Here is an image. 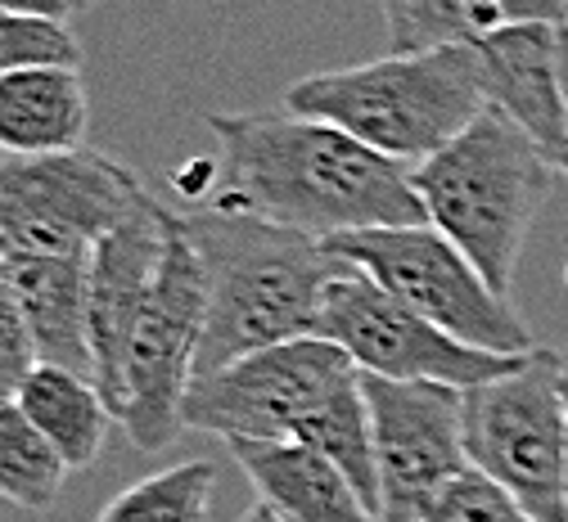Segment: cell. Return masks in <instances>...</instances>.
I'll return each instance as SVG.
<instances>
[{
    "mask_svg": "<svg viewBox=\"0 0 568 522\" xmlns=\"http://www.w3.org/2000/svg\"><path fill=\"white\" fill-rule=\"evenodd\" d=\"M362 388L375 428L379 522H424L474 469L465 392L447 383H393L371 375H362Z\"/></svg>",
    "mask_w": 568,
    "mask_h": 522,
    "instance_id": "obj_11",
    "label": "cell"
},
{
    "mask_svg": "<svg viewBox=\"0 0 568 522\" xmlns=\"http://www.w3.org/2000/svg\"><path fill=\"white\" fill-rule=\"evenodd\" d=\"M0 14H45V19H68L73 10L63 0H0Z\"/></svg>",
    "mask_w": 568,
    "mask_h": 522,
    "instance_id": "obj_25",
    "label": "cell"
},
{
    "mask_svg": "<svg viewBox=\"0 0 568 522\" xmlns=\"http://www.w3.org/2000/svg\"><path fill=\"white\" fill-rule=\"evenodd\" d=\"M68 482V464L54 446L37 432V423L19 410V401H0V500L45 513Z\"/></svg>",
    "mask_w": 568,
    "mask_h": 522,
    "instance_id": "obj_19",
    "label": "cell"
},
{
    "mask_svg": "<svg viewBox=\"0 0 568 522\" xmlns=\"http://www.w3.org/2000/svg\"><path fill=\"white\" fill-rule=\"evenodd\" d=\"M501 23H546L568 28V0H496Z\"/></svg>",
    "mask_w": 568,
    "mask_h": 522,
    "instance_id": "obj_24",
    "label": "cell"
},
{
    "mask_svg": "<svg viewBox=\"0 0 568 522\" xmlns=\"http://www.w3.org/2000/svg\"><path fill=\"white\" fill-rule=\"evenodd\" d=\"M163 239H168V207L154 194H145L122 226L109 231L91 253V356H95V383L118 419H122L126 347L154 288Z\"/></svg>",
    "mask_w": 568,
    "mask_h": 522,
    "instance_id": "obj_12",
    "label": "cell"
},
{
    "mask_svg": "<svg viewBox=\"0 0 568 522\" xmlns=\"http://www.w3.org/2000/svg\"><path fill=\"white\" fill-rule=\"evenodd\" d=\"M362 379L329 338H294L203 375L185 392V428L240 441H294L343 388Z\"/></svg>",
    "mask_w": 568,
    "mask_h": 522,
    "instance_id": "obj_9",
    "label": "cell"
},
{
    "mask_svg": "<svg viewBox=\"0 0 568 522\" xmlns=\"http://www.w3.org/2000/svg\"><path fill=\"white\" fill-rule=\"evenodd\" d=\"M559 63H564V100H568V28H564V45H559ZM568 172V167H564Z\"/></svg>",
    "mask_w": 568,
    "mask_h": 522,
    "instance_id": "obj_27",
    "label": "cell"
},
{
    "mask_svg": "<svg viewBox=\"0 0 568 522\" xmlns=\"http://www.w3.org/2000/svg\"><path fill=\"white\" fill-rule=\"evenodd\" d=\"M559 356H564V401H568V347H564Z\"/></svg>",
    "mask_w": 568,
    "mask_h": 522,
    "instance_id": "obj_29",
    "label": "cell"
},
{
    "mask_svg": "<svg viewBox=\"0 0 568 522\" xmlns=\"http://www.w3.org/2000/svg\"><path fill=\"white\" fill-rule=\"evenodd\" d=\"M19 410L37 423V432L54 446V456L68 464V473H87L113 428V406L104 401L100 383L59 365H32V375L14 392Z\"/></svg>",
    "mask_w": 568,
    "mask_h": 522,
    "instance_id": "obj_17",
    "label": "cell"
},
{
    "mask_svg": "<svg viewBox=\"0 0 568 522\" xmlns=\"http://www.w3.org/2000/svg\"><path fill=\"white\" fill-rule=\"evenodd\" d=\"M424 522H537L515 495H506L496 482H487L478 469H469Z\"/></svg>",
    "mask_w": 568,
    "mask_h": 522,
    "instance_id": "obj_22",
    "label": "cell"
},
{
    "mask_svg": "<svg viewBox=\"0 0 568 522\" xmlns=\"http://www.w3.org/2000/svg\"><path fill=\"white\" fill-rule=\"evenodd\" d=\"M91 122L82 68H32L0 78V154L41 158L82 149Z\"/></svg>",
    "mask_w": 568,
    "mask_h": 522,
    "instance_id": "obj_16",
    "label": "cell"
},
{
    "mask_svg": "<svg viewBox=\"0 0 568 522\" xmlns=\"http://www.w3.org/2000/svg\"><path fill=\"white\" fill-rule=\"evenodd\" d=\"M474 45L478 91L487 109L506 113L519 131L564 172L568 167V100H564V28L546 23H501Z\"/></svg>",
    "mask_w": 568,
    "mask_h": 522,
    "instance_id": "obj_13",
    "label": "cell"
},
{
    "mask_svg": "<svg viewBox=\"0 0 568 522\" xmlns=\"http://www.w3.org/2000/svg\"><path fill=\"white\" fill-rule=\"evenodd\" d=\"M325 248L465 347L491 356H528L537 347L528 320L515 311L510 297L496 293L474 270V262L429 221L343 235Z\"/></svg>",
    "mask_w": 568,
    "mask_h": 522,
    "instance_id": "obj_6",
    "label": "cell"
},
{
    "mask_svg": "<svg viewBox=\"0 0 568 522\" xmlns=\"http://www.w3.org/2000/svg\"><path fill=\"white\" fill-rule=\"evenodd\" d=\"M150 190L95 149L0 154V257H91Z\"/></svg>",
    "mask_w": 568,
    "mask_h": 522,
    "instance_id": "obj_8",
    "label": "cell"
},
{
    "mask_svg": "<svg viewBox=\"0 0 568 522\" xmlns=\"http://www.w3.org/2000/svg\"><path fill=\"white\" fill-rule=\"evenodd\" d=\"M284 109L329 122L415 172L443 154L460 131H469L487 100L478 91L474 45H443L312 72L284 91Z\"/></svg>",
    "mask_w": 568,
    "mask_h": 522,
    "instance_id": "obj_4",
    "label": "cell"
},
{
    "mask_svg": "<svg viewBox=\"0 0 568 522\" xmlns=\"http://www.w3.org/2000/svg\"><path fill=\"white\" fill-rule=\"evenodd\" d=\"M321 338H329L347 360L371 379L393 383H447V388H478L510 375L524 356H491L478 347L456 342L438 325L402 307L393 293H384L362 270H343L321 311Z\"/></svg>",
    "mask_w": 568,
    "mask_h": 522,
    "instance_id": "obj_10",
    "label": "cell"
},
{
    "mask_svg": "<svg viewBox=\"0 0 568 522\" xmlns=\"http://www.w3.org/2000/svg\"><path fill=\"white\" fill-rule=\"evenodd\" d=\"M217 140V190L207 207L266 216L307 239L419 226L410 167L375 154L347 131L303 113H203Z\"/></svg>",
    "mask_w": 568,
    "mask_h": 522,
    "instance_id": "obj_1",
    "label": "cell"
},
{
    "mask_svg": "<svg viewBox=\"0 0 568 522\" xmlns=\"http://www.w3.org/2000/svg\"><path fill=\"white\" fill-rule=\"evenodd\" d=\"M393 54H424L443 45H469L501 28L496 0H379Z\"/></svg>",
    "mask_w": 568,
    "mask_h": 522,
    "instance_id": "obj_20",
    "label": "cell"
},
{
    "mask_svg": "<svg viewBox=\"0 0 568 522\" xmlns=\"http://www.w3.org/2000/svg\"><path fill=\"white\" fill-rule=\"evenodd\" d=\"M212 495H217V464L185 460L118 491L95 522H212Z\"/></svg>",
    "mask_w": 568,
    "mask_h": 522,
    "instance_id": "obj_18",
    "label": "cell"
},
{
    "mask_svg": "<svg viewBox=\"0 0 568 522\" xmlns=\"http://www.w3.org/2000/svg\"><path fill=\"white\" fill-rule=\"evenodd\" d=\"M469 464L537 522H568L564 356L532 347L510 375L465 392Z\"/></svg>",
    "mask_w": 568,
    "mask_h": 522,
    "instance_id": "obj_5",
    "label": "cell"
},
{
    "mask_svg": "<svg viewBox=\"0 0 568 522\" xmlns=\"http://www.w3.org/2000/svg\"><path fill=\"white\" fill-rule=\"evenodd\" d=\"M555 176L559 167L528 131L506 113L483 109L469 131L410 172V185L424 221L438 226L496 293L510 297L524 239L555 190Z\"/></svg>",
    "mask_w": 568,
    "mask_h": 522,
    "instance_id": "obj_3",
    "label": "cell"
},
{
    "mask_svg": "<svg viewBox=\"0 0 568 522\" xmlns=\"http://www.w3.org/2000/svg\"><path fill=\"white\" fill-rule=\"evenodd\" d=\"M240 522H284V518H280L271 504H262V500H257L253 509H244V518H240Z\"/></svg>",
    "mask_w": 568,
    "mask_h": 522,
    "instance_id": "obj_26",
    "label": "cell"
},
{
    "mask_svg": "<svg viewBox=\"0 0 568 522\" xmlns=\"http://www.w3.org/2000/svg\"><path fill=\"white\" fill-rule=\"evenodd\" d=\"M32 68H82V41L68 32V19L0 14V78Z\"/></svg>",
    "mask_w": 568,
    "mask_h": 522,
    "instance_id": "obj_21",
    "label": "cell"
},
{
    "mask_svg": "<svg viewBox=\"0 0 568 522\" xmlns=\"http://www.w3.org/2000/svg\"><path fill=\"white\" fill-rule=\"evenodd\" d=\"M231 456L284 522H379L347 473L303 441H240Z\"/></svg>",
    "mask_w": 568,
    "mask_h": 522,
    "instance_id": "obj_14",
    "label": "cell"
},
{
    "mask_svg": "<svg viewBox=\"0 0 568 522\" xmlns=\"http://www.w3.org/2000/svg\"><path fill=\"white\" fill-rule=\"evenodd\" d=\"M37 365L95 379L91 356V257H6Z\"/></svg>",
    "mask_w": 568,
    "mask_h": 522,
    "instance_id": "obj_15",
    "label": "cell"
},
{
    "mask_svg": "<svg viewBox=\"0 0 568 522\" xmlns=\"http://www.w3.org/2000/svg\"><path fill=\"white\" fill-rule=\"evenodd\" d=\"M63 6H68V10H73V14H78V10H91V6H95V0H63Z\"/></svg>",
    "mask_w": 568,
    "mask_h": 522,
    "instance_id": "obj_28",
    "label": "cell"
},
{
    "mask_svg": "<svg viewBox=\"0 0 568 522\" xmlns=\"http://www.w3.org/2000/svg\"><path fill=\"white\" fill-rule=\"evenodd\" d=\"M32 365H37V347H32V334L19 307L10 262L0 257V401H14V392L32 375Z\"/></svg>",
    "mask_w": 568,
    "mask_h": 522,
    "instance_id": "obj_23",
    "label": "cell"
},
{
    "mask_svg": "<svg viewBox=\"0 0 568 522\" xmlns=\"http://www.w3.org/2000/svg\"><path fill=\"white\" fill-rule=\"evenodd\" d=\"M207 288L185 216L168 212V239L145 311L135 320L122 375V428L135 451H168L185 432V392L199 375Z\"/></svg>",
    "mask_w": 568,
    "mask_h": 522,
    "instance_id": "obj_7",
    "label": "cell"
},
{
    "mask_svg": "<svg viewBox=\"0 0 568 522\" xmlns=\"http://www.w3.org/2000/svg\"><path fill=\"white\" fill-rule=\"evenodd\" d=\"M185 231L207 288V329L194 379L280 342L321 338L325 293L347 270L321 239L266 216L217 207L185 212Z\"/></svg>",
    "mask_w": 568,
    "mask_h": 522,
    "instance_id": "obj_2",
    "label": "cell"
}]
</instances>
